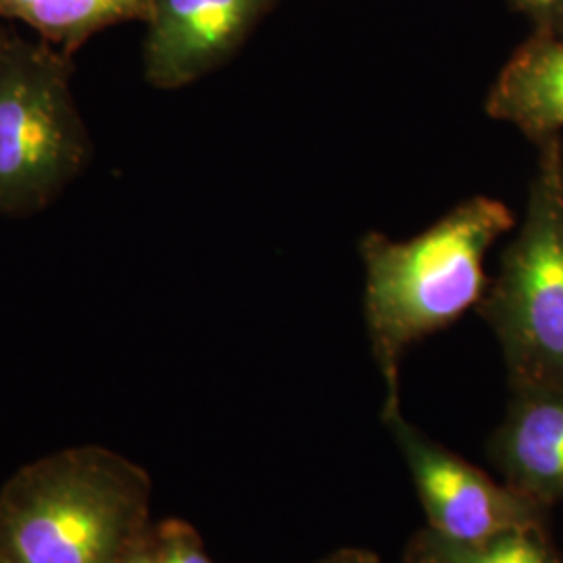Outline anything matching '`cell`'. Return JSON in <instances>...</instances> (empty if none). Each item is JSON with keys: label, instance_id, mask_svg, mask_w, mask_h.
I'll return each mask as SVG.
<instances>
[{"label": "cell", "instance_id": "cell-1", "mask_svg": "<svg viewBox=\"0 0 563 563\" xmlns=\"http://www.w3.org/2000/svg\"><path fill=\"white\" fill-rule=\"evenodd\" d=\"M514 223L505 202L481 195L413 239L393 241L380 232L363 236V307L386 386L383 411L401 407L399 369L407 349L481 305L490 282L484 260Z\"/></svg>", "mask_w": 563, "mask_h": 563}, {"label": "cell", "instance_id": "cell-2", "mask_svg": "<svg viewBox=\"0 0 563 563\" xmlns=\"http://www.w3.org/2000/svg\"><path fill=\"white\" fill-rule=\"evenodd\" d=\"M153 481L101 444L25 463L0 488V563H118L153 528Z\"/></svg>", "mask_w": 563, "mask_h": 563}, {"label": "cell", "instance_id": "cell-3", "mask_svg": "<svg viewBox=\"0 0 563 563\" xmlns=\"http://www.w3.org/2000/svg\"><path fill=\"white\" fill-rule=\"evenodd\" d=\"M563 136L539 142L523 222L478 311L511 386H563Z\"/></svg>", "mask_w": 563, "mask_h": 563}, {"label": "cell", "instance_id": "cell-4", "mask_svg": "<svg viewBox=\"0 0 563 563\" xmlns=\"http://www.w3.org/2000/svg\"><path fill=\"white\" fill-rule=\"evenodd\" d=\"M92 159L71 65L46 42L0 38V218L48 209Z\"/></svg>", "mask_w": 563, "mask_h": 563}, {"label": "cell", "instance_id": "cell-5", "mask_svg": "<svg viewBox=\"0 0 563 563\" xmlns=\"http://www.w3.org/2000/svg\"><path fill=\"white\" fill-rule=\"evenodd\" d=\"M383 422L401 453L428 528L444 539L478 543L505 532L544 526L547 507L511 484L497 483L402 416L384 409Z\"/></svg>", "mask_w": 563, "mask_h": 563}, {"label": "cell", "instance_id": "cell-6", "mask_svg": "<svg viewBox=\"0 0 563 563\" xmlns=\"http://www.w3.org/2000/svg\"><path fill=\"white\" fill-rule=\"evenodd\" d=\"M278 0H155L146 18L144 80L180 90L222 67Z\"/></svg>", "mask_w": 563, "mask_h": 563}, {"label": "cell", "instance_id": "cell-7", "mask_svg": "<svg viewBox=\"0 0 563 563\" xmlns=\"http://www.w3.org/2000/svg\"><path fill=\"white\" fill-rule=\"evenodd\" d=\"M490 453L526 497L544 507L563 499V386H514Z\"/></svg>", "mask_w": 563, "mask_h": 563}, {"label": "cell", "instance_id": "cell-8", "mask_svg": "<svg viewBox=\"0 0 563 563\" xmlns=\"http://www.w3.org/2000/svg\"><path fill=\"white\" fill-rule=\"evenodd\" d=\"M486 113L539 144L563 132V36L539 32L507 60L486 97Z\"/></svg>", "mask_w": 563, "mask_h": 563}, {"label": "cell", "instance_id": "cell-9", "mask_svg": "<svg viewBox=\"0 0 563 563\" xmlns=\"http://www.w3.org/2000/svg\"><path fill=\"white\" fill-rule=\"evenodd\" d=\"M155 0H0V18L21 21L46 44L74 51L104 27L146 20Z\"/></svg>", "mask_w": 563, "mask_h": 563}, {"label": "cell", "instance_id": "cell-10", "mask_svg": "<svg viewBox=\"0 0 563 563\" xmlns=\"http://www.w3.org/2000/svg\"><path fill=\"white\" fill-rule=\"evenodd\" d=\"M402 563H563V555L547 539L544 526L505 532L478 543L444 539L426 526L405 544Z\"/></svg>", "mask_w": 563, "mask_h": 563}, {"label": "cell", "instance_id": "cell-11", "mask_svg": "<svg viewBox=\"0 0 563 563\" xmlns=\"http://www.w3.org/2000/svg\"><path fill=\"white\" fill-rule=\"evenodd\" d=\"M157 563H216L201 534L184 520H165L153 528Z\"/></svg>", "mask_w": 563, "mask_h": 563}, {"label": "cell", "instance_id": "cell-12", "mask_svg": "<svg viewBox=\"0 0 563 563\" xmlns=\"http://www.w3.org/2000/svg\"><path fill=\"white\" fill-rule=\"evenodd\" d=\"M516 2L541 23V32L560 34L563 23V0H516Z\"/></svg>", "mask_w": 563, "mask_h": 563}, {"label": "cell", "instance_id": "cell-13", "mask_svg": "<svg viewBox=\"0 0 563 563\" xmlns=\"http://www.w3.org/2000/svg\"><path fill=\"white\" fill-rule=\"evenodd\" d=\"M313 563H383L380 558L369 551V549H362V547H342L339 551L328 553L322 560Z\"/></svg>", "mask_w": 563, "mask_h": 563}, {"label": "cell", "instance_id": "cell-14", "mask_svg": "<svg viewBox=\"0 0 563 563\" xmlns=\"http://www.w3.org/2000/svg\"><path fill=\"white\" fill-rule=\"evenodd\" d=\"M155 528V526H153ZM153 528L148 534H144L139 543L132 544L118 563H157L155 558V539H153Z\"/></svg>", "mask_w": 563, "mask_h": 563}, {"label": "cell", "instance_id": "cell-15", "mask_svg": "<svg viewBox=\"0 0 563 563\" xmlns=\"http://www.w3.org/2000/svg\"><path fill=\"white\" fill-rule=\"evenodd\" d=\"M562 163H563V141H562Z\"/></svg>", "mask_w": 563, "mask_h": 563}, {"label": "cell", "instance_id": "cell-16", "mask_svg": "<svg viewBox=\"0 0 563 563\" xmlns=\"http://www.w3.org/2000/svg\"><path fill=\"white\" fill-rule=\"evenodd\" d=\"M0 38H2V36H0Z\"/></svg>", "mask_w": 563, "mask_h": 563}]
</instances>
